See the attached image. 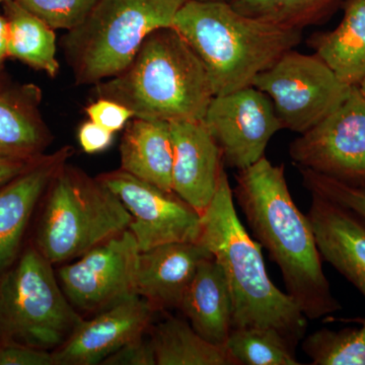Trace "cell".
I'll use <instances>...</instances> for the list:
<instances>
[{
	"label": "cell",
	"instance_id": "30bf717a",
	"mask_svg": "<svg viewBox=\"0 0 365 365\" xmlns=\"http://www.w3.org/2000/svg\"><path fill=\"white\" fill-rule=\"evenodd\" d=\"M138 245L129 230L62 266L58 277L76 309L102 312L136 294Z\"/></svg>",
	"mask_w": 365,
	"mask_h": 365
},
{
	"label": "cell",
	"instance_id": "277c9868",
	"mask_svg": "<svg viewBox=\"0 0 365 365\" xmlns=\"http://www.w3.org/2000/svg\"><path fill=\"white\" fill-rule=\"evenodd\" d=\"M172 26L202 61L215 96L253 86L302 39V31L251 18L220 0H189Z\"/></svg>",
	"mask_w": 365,
	"mask_h": 365
},
{
	"label": "cell",
	"instance_id": "ba28073f",
	"mask_svg": "<svg viewBox=\"0 0 365 365\" xmlns=\"http://www.w3.org/2000/svg\"><path fill=\"white\" fill-rule=\"evenodd\" d=\"M253 86L270 98L283 129L299 134L339 107L352 88L314 53L302 54L294 49L261 72Z\"/></svg>",
	"mask_w": 365,
	"mask_h": 365
},
{
	"label": "cell",
	"instance_id": "d4e9b609",
	"mask_svg": "<svg viewBox=\"0 0 365 365\" xmlns=\"http://www.w3.org/2000/svg\"><path fill=\"white\" fill-rule=\"evenodd\" d=\"M225 347L239 365L302 364L294 346L272 328L232 329Z\"/></svg>",
	"mask_w": 365,
	"mask_h": 365
},
{
	"label": "cell",
	"instance_id": "8992f818",
	"mask_svg": "<svg viewBox=\"0 0 365 365\" xmlns=\"http://www.w3.org/2000/svg\"><path fill=\"white\" fill-rule=\"evenodd\" d=\"M48 191L36 248L53 265L76 260L128 230L130 213L98 178L64 165Z\"/></svg>",
	"mask_w": 365,
	"mask_h": 365
},
{
	"label": "cell",
	"instance_id": "d590c367",
	"mask_svg": "<svg viewBox=\"0 0 365 365\" xmlns=\"http://www.w3.org/2000/svg\"><path fill=\"white\" fill-rule=\"evenodd\" d=\"M4 1H6V0H0V4H1V2L4 4Z\"/></svg>",
	"mask_w": 365,
	"mask_h": 365
},
{
	"label": "cell",
	"instance_id": "9c48e42d",
	"mask_svg": "<svg viewBox=\"0 0 365 365\" xmlns=\"http://www.w3.org/2000/svg\"><path fill=\"white\" fill-rule=\"evenodd\" d=\"M297 168L365 187V97L352 86L344 102L289 146Z\"/></svg>",
	"mask_w": 365,
	"mask_h": 365
},
{
	"label": "cell",
	"instance_id": "52a82bcc",
	"mask_svg": "<svg viewBox=\"0 0 365 365\" xmlns=\"http://www.w3.org/2000/svg\"><path fill=\"white\" fill-rule=\"evenodd\" d=\"M81 319L37 248L0 277V343L56 349Z\"/></svg>",
	"mask_w": 365,
	"mask_h": 365
},
{
	"label": "cell",
	"instance_id": "5bb4252c",
	"mask_svg": "<svg viewBox=\"0 0 365 365\" xmlns=\"http://www.w3.org/2000/svg\"><path fill=\"white\" fill-rule=\"evenodd\" d=\"M173 192L202 215L213 200L223 169L222 150L203 120L170 122Z\"/></svg>",
	"mask_w": 365,
	"mask_h": 365
},
{
	"label": "cell",
	"instance_id": "7402d4cb",
	"mask_svg": "<svg viewBox=\"0 0 365 365\" xmlns=\"http://www.w3.org/2000/svg\"><path fill=\"white\" fill-rule=\"evenodd\" d=\"M4 4L9 26V57L55 78L60 64L54 30L14 0Z\"/></svg>",
	"mask_w": 365,
	"mask_h": 365
},
{
	"label": "cell",
	"instance_id": "4316f807",
	"mask_svg": "<svg viewBox=\"0 0 365 365\" xmlns=\"http://www.w3.org/2000/svg\"><path fill=\"white\" fill-rule=\"evenodd\" d=\"M53 30H73L86 20L98 0H14Z\"/></svg>",
	"mask_w": 365,
	"mask_h": 365
},
{
	"label": "cell",
	"instance_id": "603a6c76",
	"mask_svg": "<svg viewBox=\"0 0 365 365\" xmlns=\"http://www.w3.org/2000/svg\"><path fill=\"white\" fill-rule=\"evenodd\" d=\"M150 340L157 365H239L225 346L204 339L189 323L175 317L158 324Z\"/></svg>",
	"mask_w": 365,
	"mask_h": 365
},
{
	"label": "cell",
	"instance_id": "836d02e7",
	"mask_svg": "<svg viewBox=\"0 0 365 365\" xmlns=\"http://www.w3.org/2000/svg\"><path fill=\"white\" fill-rule=\"evenodd\" d=\"M7 37H9V26L6 16L0 14V67L4 63L7 55Z\"/></svg>",
	"mask_w": 365,
	"mask_h": 365
},
{
	"label": "cell",
	"instance_id": "2e32d148",
	"mask_svg": "<svg viewBox=\"0 0 365 365\" xmlns=\"http://www.w3.org/2000/svg\"><path fill=\"white\" fill-rule=\"evenodd\" d=\"M307 218L322 259L352 283L365 299L364 218L319 195H312Z\"/></svg>",
	"mask_w": 365,
	"mask_h": 365
},
{
	"label": "cell",
	"instance_id": "e0dca14e",
	"mask_svg": "<svg viewBox=\"0 0 365 365\" xmlns=\"http://www.w3.org/2000/svg\"><path fill=\"white\" fill-rule=\"evenodd\" d=\"M213 257L200 242H175L140 252L136 294L155 312L179 309L199 264Z\"/></svg>",
	"mask_w": 365,
	"mask_h": 365
},
{
	"label": "cell",
	"instance_id": "44dd1931",
	"mask_svg": "<svg viewBox=\"0 0 365 365\" xmlns=\"http://www.w3.org/2000/svg\"><path fill=\"white\" fill-rule=\"evenodd\" d=\"M342 21L329 32L314 33L307 45L349 86L365 78V0H344Z\"/></svg>",
	"mask_w": 365,
	"mask_h": 365
},
{
	"label": "cell",
	"instance_id": "4dcf8cb0",
	"mask_svg": "<svg viewBox=\"0 0 365 365\" xmlns=\"http://www.w3.org/2000/svg\"><path fill=\"white\" fill-rule=\"evenodd\" d=\"M106 365H157L150 339L144 336L132 341L102 362Z\"/></svg>",
	"mask_w": 365,
	"mask_h": 365
},
{
	"label": "cell",
	"instance_id": "f546056e",
	"mask_svg": "<svg viewBox=\"0 0 365 365\" xmlns=\"http://www.w3.org/2000/svg\"><path fill=\"white\" fill-rule=\"evenodd\" d=\"M0 365H55L53 352L18 343H0Z\"/></svg>",
	"mask_w": 365,
	"mask_h": 365
},
{
	"label": "cell",
	"instance_id": "5b68a950",
	"mask_svg": "<svg viewBox=\"0 0 365 365\" xmlns=\"http://www.w3.org/2000/svg\"><path fill=\"white\" fill-rule=\"evenodd\" d=\"M189 0H98L63 39L78 85H98L123 71L155 31L173 26Z\"/></svg>",
	"mask_w": 365,
	"mask_h": 365
},
{
	"label": "cell",
	"instance_id": "e575fe53",
	"mask_svg": "<svg viewBox=\"0 0 365 365\" xmlns=\"http://www.w3.org/2000/svg\"><path fill=\"white\" fill-rule=\"evenodd\" d=\"M359 88L360 91H361L362 95H364L365 97V78H364V81L359 83Z\"/></svg>",
	"mask_w": 365,
	"mask_h": 365
},
{
	"label": "cell",
	"instance_id": "83f0119b",
	"mask_svg": "<svg viewBox=\"0 0 365 365\" xmlns=\"http://www.w3.org/2000/svg\"><path fill=\"white\" fill-rule=\"evenodd\" d=\"M299 170L302 184L311 195H319L341 204L365 220V187L351 186L306 168H299Z\"/></svg>",
	"mask_w": 365,
	"mask_h": 365
},
{
	"label": "cell",
	"instance_id": "ffe728a7",
	"mask_svg": "<svg viewBox=\"0 0 365 365\" xmlns=\"http://www.w3.org/2000/svg\"><path fill=\"white\" fill-rule=\"evenodd\" d=\"M120 160V170L173 192L174 148L169 122L132 118L124 128Z\"/></svg>",
	"mask_w": 365,
	"mask_h": 365
},
{
	"label": "cell",
	"instance_id": "8fae6325",
	"mask_svg": "<svg viewBox=\"0 0 365 365\" xmlns=\"http://www.w3.org/2000/svg\"><path fill=\"white\" fill-rule=\"evenodd\" d=\"M131 215L128 230L139 251L175 242H199L201 215L175 192H168L122 170L98 177Z\"/></svg>",
	"mask_w": 365,
	"mask_h": 365
},
{
	"label": "cell",
	"instance_id": "f1b7e54d",
	"mask_svg": "<svg viewBox=\"0 0 365 365\" xmlns=\"http://www.w3.org/2000/svg\"><path fill=\"white\" fill-rule=\"evenodd\" d=\"M88 120L95 122L112 133L123 130L133 118V113L115 101L98 98L86 108Z\"/></svg>",
	"mask_w": 365,
	"mask_h": 365
},
{
	"label": "cell",
	"instance_id": "3957f363",
	"mask_svg": "<svg viewBox=\"0 0 365 365\" xmlns=\"http://www.w3.org/2000/svg\"><path fill=\"white\" fill-rule=\"evenodd\" d=\"M93 91L135 118L169 123L203 120L215 97L202 61L173 26L151 33L131 63Z\"/></svg>",
	"mask_w": 365,
	"mask_h": 365
},
{
	"label": "cell",
	"instance_id": "ac0fdd59",
	"mask_svg": "<svg viewBox=\"0 0 365 365\" xmlns=\"http://www.w3.org/2000/svg\"><path fill=\"white\" fill-rule=\"evenodd\" d=\"M34 85L0 88V158L33 160L44 155L52 141Z\"/></svg>",
	"mask_w": 365,
	"mask_h": 365
},
{
	"label": "cell",
	"instance_id": "74e56055",
	"mask_svg": "<svg viewBox=\"0 0 365 365\" xmlns=\"http://www.w3.org/2000/svg\"><path fill=\"white\" fill-rule=\"evenodd\" d=\"M0 88H1V86H0Z\"/></svg>",
	"mask_w": 365,
	"mask_h": 365
},
{
	"label": "cell",
	"instance_id": "1f68e13d",
	"mask_svg": "<svg viewBox=\"0 0 365 365\" xmlns=\"http://www.w3.org/2000/svg\"><path fill=\"white\" fill-rule=\"evenodd\" d=\"M78 137L83 150L93 155L109 148L114 138V133L88 120L79 127Z\"/></svg>",
	"mask_w": 365,
	"mask_h": 365
},
{
	"label": "cell",
	"instance_id": "9a60e30c",
	"mask_svg": "<svg viewBox=\"0 0 365 365\" xmlns=\"http://www.w3.org/2000/svg\"><path fill=\"white\" fill-rule=\"evenodd\" d=\"M71 146L44 155L20 176L0 187V277L14 265L41 197L68 158Z\"/></svg>",
	"mask_w": 365,
	"mask_h": 365
},
{
	"label": "cell",
	"instance_id": "d6a6232c",
	"mask_svg": "<svg viewBox=\"0 0 365 365\" xmlns=\"http://www.w3.org/2000/svg\"><path fill=\"white\" fill-rule=\"evenodd\" d=\"M39 158L26 160L0 158V187L4 186V185L14 180V178L20 176L26 170L30 169Z\"/></svg>",
	"mask_w": 365,
	"mask_h": 365
},
{
	"label": "cell",
	"instance_id": "d6986e66",
	"mask_svg": "<svg viewBox=\"0 0 365 365\" xmlns=\"http://www.w3.org/2000/svg\"><path fill=\"white\" fill-rule=\"evenodd\" d=\"M179 309L199 335L225 346L232 330V302L227 278L215 257L199 264Z\"/></svg>",
	"mask_w": 365,
	"mask_h": 365
},
{
	"label": "cell",
	"instance_id": "484cf974",
	"mask_svg": "<svg viewBox=\"0 0 365 365\" xmlns=\"http://www.w3.org/2000/svg\"><path fill=\"white\" fill-rule=\"evenodd\" d=\"M359 328L321 329L307 336L302 349L312 365H365V318Z\"/></svg>",
	"mask_w": 365,
	"mask_h": 365
},
{
	"label": "cell",
	"instance_id": "6da1fadb",
	"mask_svg": "<svg viewBox=\"0 0 365 365\" xmlns=\"http://www.w3.org/2000/svg\"><path fill=\"white\" fill-rule=\"evenodd\" d=\"M232 190L257 242L279 266L287 294L307 319L331 316L342 309L331 292L307 215L290 194L285 168L263 158L237 170Z\"/></svg>",
	"mask_w": 365,
	"mask_h": 365
},
{
	"label": "cell",
	"instance_id": "7a4b0ae2",
	"mask_svg": "<svg viewBox=\"0 0 365 365\" xmlns=\"http://www.w3.org/2000/svg\"><path fill=\"white\" fill-rule=\"evenodd\" d=\"M199 242L212 254L227 278L232 329H275L297 348L306 334L307 319L287 292L269 278L261 245L252 239L237 215L225 170L213 200L201 215Z\"/></svg>",
	"mask_w": 365,
	"mask_h": 365
},
{
	"label": "cell",
	"instance_id": "4fadbf2b",
	"mask_svg": "<svg viewBox=\"0 0 365 365\" xmlns=\"http://www.w3.org/2000/svg\"><path fill=\"white\" fill-rule=\"evenodd\" d=\"M155 313L145 299L134 294L93 319H81L63 344L53 352L55 365L102 364L120 348L143 337Z\"/></svg>",
	"mask_w": 365,
	"mask_h": 365
},
{
	"label": "cell",
	"instance_id": "cb8c5ba5",
	"mask_svg": "<svg viewBox=\"0 0 365 365\" xmlns=\"http://www.w3.org/2000/svg\"><path fill=\"white\" fill-rule=\"evenodd\" d=\"M343 0H230L237 11L292 30L325 20Z\"/></svg>",
	"mask_w": 365,
	"mask_h": 365
},
{
	"label": "cell",
	"instance_id": "8d00e7d4",
	"mask_svg": "<svg viewBox=\"0 0 365 365\" xmlns=\"http://www.w3.org/2000/svg\"><path fill=\"white\" fill-rule=\"evenodd\" d=\"M220 1H230V0H220Z\"/></svg>",
	"mask_w": 365,
	"mask_h": 365
},
{
	"label": "cell",
	"instance_id": "7c38bea8",
	"mask_svg": "<svg viewBox=\"0 0 365 365\" xmlns=\"http://www.w3.org/2000/svg\"><path fill=\"white\" fill-rule=\"evenodd\" d=\"M203 122L220 146L225 165L237 170L265 158L271 138L283 129L270 98L253 86L215 96Z\"/></svg>",
	"mask_w": 365,
	"mask_h": 365
}]
</instances>
